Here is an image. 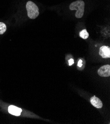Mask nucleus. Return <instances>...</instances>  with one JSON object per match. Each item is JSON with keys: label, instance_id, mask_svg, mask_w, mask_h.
I'll return each instance as SVG.
<instances>
[{"label": "nucleus", "instance_id": "obj_1", "mask_svg": "<svg viewBox=\"0 0 110 124\" xmlns=\"http://www.w3.org/2000/svg\"><path fill=\"white\" fill-rule=\"evenodd\" d=\"M84 2L82 0H78L73 2L70 5L69 8L71 10H77L75 16L78 18H81L84 14Z\"/></svg>", "mask_w": 110, "mask_h": 124}, {"label": "nucleus", "instance_id": "obj_2", "mask_svg": "<svg viewBox=\"0 0 110 124\" xmlns=\"http://www.w3.org/2000/svg\"><path fill=\"white\" fill-rule=\"evenodd\" d=\"M26 7L27 11L28 16L30 18L34 19L39 16V8L35 3L32 1H28L27 3Z\"/></svg>", "mask_w": 110, "mask_h": 124}, {"label": "nucleus", "instance_id": "obj_3", "mask_svg": "<svg viewBox=\"0 0 110 124\" xmlns=\"http://www.w3.org/2000/svg\"><path fill=\"white\" fill-rule=\"evenodd\" d=\"M98 74L101 77H107L110 76V65H105L98 70Z\"/></svg>", "mask_w": 110, "mask_h": 124}, {"label": "nucleus", "instance_id": "obj_4", "mask_svg": "<svg viewBox=\"0 0 110 124\" xmlns=\"http://www.w3.org/2000/svg\"><path fill=\"white\" fill-rule=\"evenodd\" d=\"M99 54L103 58L110 57V48L108 46H102L100 48Z\"/></svg>", "mask_w": 110, "mask_h": 124}, {"label": "nucleus", "instance_id": "obj_5", "mask_svg": "<svg viewBox=\"0 0 110 124\" xmlns=\"http://www.w3.org/2000/svg\"><path fill=\"white\" fill-rule=\"evenodd\" d=\"M8 111L11 115L19 116L22 112V109L14 105H10L8 108Z\"/></svg>", "mask_w": 110, "mask_h": 124}, {"label": "nucleus", "instance_id": "obj_6", "mask_svg": "<svg viewBox=\"0 0 110 124\" xmlns=\"http://www.w3.org/2000/svg\"><path fill=\"white\" fill-rule=\"evenodd\" d=\"M91 104L97 108H101L103 107V103L99 98L93 96L90 99Z\"/></svg>", "mask_w": 110, "mask_h": 124}, {"label": "nucleus", "instance_id": "obj_7", "mask_svg": "<svg viewBox=\"0 0 110 124\" xmlns=\"http://www.w3.org/2000/svg\"><path fill=\"white\" fill-rule=\"evenodd\" d=\"M80 36L83 39H87L89 37V34L86 29H83L80 32Z\"/></svg>", "mask_w": 110, "mask_h": 124}, {"label": "nucleus", "instance_id": "obj_8", "mask_svg": "<svg viewBox=\"0 0 110 124\" xmlns=\"http://www.w3.org/2000/svg\"><path fill=\"white\" fill-rule=\"evenodd\" d=\"M7 30V26L6 25L3 23L0 22V35H2Z\"/></svg>", "mask_w": 110, "mask_h": 124}, {"label": "nucleus", "instance_id": "obj_9", "mask_svg": "<svg viewBox=\"0 0 110 124\" xmlns=\"http://www.w3.org/2000/svg\"><path fill=\"white\" fill-rule=\"evenodd\" d=\"M74 60H73V59H70L69 60V65L70 66L72 65V64H74Z\"/></svg>", "mask_w": 110, "mask_h": 124}, {"label": "nucleus", "instance_id": "obj_10", "mask_svg": "<svg viewBox=\"0 0 110 124\" xmlns=\"http://www.w3.org/2000/svg\"><path fill=\"white\" fill-rule=\"evenodd\" d=\"M82 60H80L79 61V62H78V66H79V67H81V66H82Z\"/></svg>", "mask_w": 110, "mask_h": 124}]
</instances>
